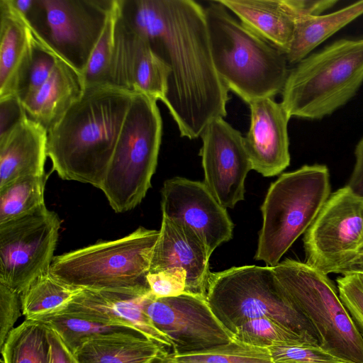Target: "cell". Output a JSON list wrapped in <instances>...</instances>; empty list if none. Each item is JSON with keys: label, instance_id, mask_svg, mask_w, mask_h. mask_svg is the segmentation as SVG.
<instances>
[{"label": "cell", "instance_id": "cell-1", "mask_svg": "<svg viewBox=\"0 0 363 363\" xmlns=\"http://www.w3.org/2000/svg\"><path fill=\"white\" fill-rule=\"evenodd\" d=\"M121 16L171 70L164 104L189 139L227 115L228 91L211 54L205 8L192 0H122Z\"/></svg>", "mask_w": 363, "mask_h": 363}, {"label": "cell", "instance_id": "cell-2", "mask_svg": "<svg viewBox=\"0 0 363 363\" xmlns=\"http://www.w3.org/2000/svg\"><path fill=\"white\" fill-rule=\"evenodd\" d=\"M133 94L110 84L85 86L48 133V157L62 179L101 189Z\"/></svg>", "mask_w": 363, "mask_h": 363}, {"label": "cell", "instance_id": "cell-3", "mask_svg": "<svg viewBox=\"0 0 363 363\" xmlns=\"http://www.w3.org/2000/svg\"><path fill=\"white\" fill-rule=\"evenodd\" d=\"M205 14L214 66L227 88L248 104L281 93L289 73L286 55L218 1L209 2Z\"/></svg>", "mask_w": 363, "mask_h": 363}, {"label": "cell", "instance_id": "cell-4", "mask_svg": "<svg viewBox=\"0 0 363 363\" xmlns=\"http://www.w3.org/2000/svg\"><path fill=\"white\" fill-rule=\"evenodd\" d=\"M363 83V38H344L289 70L281 91L289 116L320 120L349 102Z\"/></svg>", "mask_w": 363, "mask_h": 363}, {"label": "cell", "instance_id": "cell-5", "mask_svg": "<svg viewBox=\"0 0 363 363\" xmlns=\"http://www.w3.org/2000/svg\"><path fill=\"white\" fill-rule=\"evenodd\" d=\"M206 299L216 317L233 334L248 320L268 318L308 343L320 345L313 325L281 294L272 267L245 265L211 272Z\"/></svg>", "mask_w": 363, "mask_h": 363}, {"label": "cell", "instance_id": "cell-6", "mask_svg": "<svg viewBox=\"0 0 363 363\" xmlns=\"http://www.w3.org/2000/svg\"><path fill=\"white\" fill-rule=\"evenodd\" d=\"M159 235L139 227L121 238L55 256L50 272L81 289L150 291L146 277Z\"/></svg>", "mask_w": 363, "mask_h": 363}, {"label": "cell", "instance_id": "cell-7", "mask_svg": "<svg viewBox=\"0 0 363 363\" xmlns=\"http://www.w3.org/2000/svg\"><path fill=\"white\" fill-rule=\"evenodd\" d=\"M330 195L324 164L304 165L272 182L261 206L262 225L255 259L275 267L305 233Z\"/></svg>", "mask_w": 363, "mask_h": 363}, {"label": "cell", "instance_id": "cell-8", "mask_svg": "<svg viewBox=\"0 0 363 363\" xmlns=\"http://www.w3.org/2000/svg\"><path fill=\"white\" fill-rule=\"evenodd\" d=\"M162 134L157 100L134 92L101 187L116 213L133 209L151 187Z\"/></svg>", "mask_w": 363, "mask_h": 363}, {"label": "cell", "instance_id": "cell-9", "mask_svg": "<svg viewBox=\"0 0 363 363\" xmlns=\"http://www.w3.org/2000/svg\"><path fill=\"white\" fill-rule=\"evenodd\" d=\"M273 270L283 296L318 332L320 347L347 363H363V338L327 274L291 259Z\"/></svg>", "mask_w": 363, "mask_h": 363}, {"label": "cell", "instance_id": "cell-10", "mask_svg": "<svg viewBox=\"0 0 363 363\" xmlns=\"http://www.w3.org/2000/svg\"><path fill=\"white\" fill-rule=\"evenodd\" d=\"M114 0H35L24 17L35 41L82 76Z\"/></svg>", "mask_w": 363, "mask_h": 363}, {"label": "cell", "instance_id": "cell-11", "mask_svg": "<svg viewBox=\"0 0 363 363\" xmlns=\"http://www.w3.org/2000/svg\"><path fill=\"white\" fill-rule=\"evenodd\" d=\"M61 220L45 205L33 213L0 223V283L21 293L48 273Z\"/></svg>", "mask_w": 363, "mask_h": 363}, {"label": "cell", "instance_id": "cell-12", "mask_svg": "<svg viewBox=\"0 0 363 363\" xmlns=\"http://www.w3.org/2000/svg\"><path fill=\"white\" fill-rule=\"evenodd\" d=\"M363 245V199L347 186L330 194L306 231V263L328 274L350 262Z\"/></svg>", "mask_w": 363, "mask_h": 363}, {"label": "cell", "instance_id": "cell-13", "mask_svg": "<svg viewBox=\"0 0 363 363\" xmlns=\"http://www.w3.org/2000/svg\"><path fill=\"white\" fill-rule=\"evenodd\" d=\"M143 310L153 325L172 340L171 352H196L234 340L233 334L216 317L203 296L186 292L157 298L150 293Z\"/></svg>", "mask_w": 363, "mask_h": 363}, {"label": "cell", "instance_id": "cell-14", "mask_svg": "<svg viewBox=\"0 0 363 363\" xmlns=\"http://www.w3.org/2000/svg\"><path fill=\"white\" fill-rule=\"evenodd\" d=\"M203 183L224 208L245 199V182L252 169L244 137L223 118L210 122L201 135Z\"/></svg>", "mask_w": 363, "mask_h": 363}, {"label": "cell", "instance_id": "cell-15", "mask_svg": "<svg viewBox=\"0 0 363 363\" xmlns=\"http://www.w3.org/2000/svg\"><path fill=\"white\" fill-rule=\"evenodd\" d=\"M161 196L162 216L191 228L211 254L232 239L234 224L203 182L173 177L164 182Z\"/></svg>", "mask_w": 363, "mask_h": 363}, {"label": "cell", "instance_id": "cell-16", "mask_svg": "<svg viewBox=\"0 0 363 363\" xmlns=\"http://www.w3.org/2000/svg\"><path fill=\"white\" fill-rule=\"evenodd\" d=\"M170 73L148 41L125 21L121 12L115 30L109 84L143 93L164 104Z\"/></svg>", "mask_w": 363, "mask_h": 363}, {"label": "cell", "instance_id": "cell-17", "mask_svg": "<svg viewBox=\"0 0 363 363\" xmlns=\"http://www.w3.org/2000/svg\"><path fill=\"white\" fill-rule=\"evenodd\" d=\"M150 293L82 289L69 303L52 313H71L101 323L131 327L172 350L170 338L159 330L144 312L143 303Z\"/></svg>", "mask_w": 363, "mask_h": 363}, {"label": "cell", "instance_id": "cell-18", "mask_svg": "<svg viewBox=\"0 0 363 363\" xmlns=\"http://www.w3.org/2000/svg\"><path fill=\"white\" fill-rule=\"evenodd\" d=\"M249 105L250 124L244 143L252 169L265 177L278 175L290 164L291 118L273 98L257 99Z\"/></svg>", "mask_w": 363, "mask_h": 363}, {"label": "cell", "instance_id": "cell-19", "mask_svg": "<svg viewBox=\"0 0 363 363\" xmlns=\"http://www.w3.org/2000/svg\"><path fill=\"white\" fill-rule=\"evenodd\" d=\"M149 272L180 269L186 272V292L206 297L211 255L201 238L189 227L162 216Z\"/></svg>", "mask_w": 363, "mask_h": 363}, {"label": "cell", "instance_id": "cell-20", "mask_svg": "<svg viewBox=\"0 0 363 363\" xmlns=\"http://www.w3.org/2000/svg\"><path fill=\"white\" fill-rule=\"evenodd\" d=\"M250 31L284 54L289 50L296 20L318 14L316 0H218Z\"/></svg>", "mask_w": 363, "mask_h": 363}, {"label": "cell", "instance_id": "cell-21", "mask_svg": "<svg viewBox=\"0 0 363 363\" xmlns=\"http://www.w3.org/2000/svg\"><path fill=\"white\" fill-rule=\"evenodd\" d=\"M35 40L27 20L0 0V99L17 96L33 61Z\"/></svg>", "mask_w": 363, "mask_h": 363}, {"label": "cell", "instance_id": "cell-22", "mask_svg": "<svg viewBox=\"0 0 363 363\" xmlns=\"http://www.w3.org/2000/svg\"><path fill=\"white\" fill-rule=\"evenodd\" d=\"M48 131L27 113L0 137V188L26 176L45 175Z\"/></svg>", "mask_w": 363, "mask_h": 363}, {"label": "cell", "instance_id": "cell-23", "mask_svg": "<svg viewBox=\"0 0 363 363\" xmlns=\"http://www.w3.org/2000/svg\"><path fill=\"white\" fill-rule=\"evenodd\" d=\"M84 88L82 76L57 56L45 82L21 103L28 116L48 133L80 99Z\"/></svg>", "mask_w": 363, "mask_h": 363}, {"label": "cell", "instance_id": "cell-24", "mask_svg": "<svg viewBox=\"0 0 363 363\" xmlns=\"http://www.w3.org/2000/svg\"><path fill=\"white\" fill-rule=\"evenodd\" d=\"M73 353L79 363H147L168 351L143 335L107 333L85 340Z\"/></svg>", "mask_w": 363, "mask_h": 363}, {"label": "cell", "instance_id": "cell-25", "mask_svg": "<svg viewBox=\"0 0 363 363\" xmlns=\"http://www.w3.org/2000/svg\"><path fill=\"white\" fill-rule=\"evenodd\" d=\"M362 15L363 0L331 13L299 17L286 54L288 64L296 65L322 43Z\"/></svg>", "mask_w": 363, "mask_h": 363}, {"label": "cell", "instance_id": "cell-26", "mask_svg": "<svg viewBox=\"0 0 363 363\" xmlns=\"http://www.w3.org/2000/svg\"><path fill=\"white\" fill-rule=\"evenodd\" d=\"M48 327L42 321L25 319L14 328L1 347L3 363H50Z\"/></svg>", "mask_w": 363, "mask_h": 363}, {"label": "cell", "instance_id": "cell-27", "mask_svg": "<svg viewBox=\"0 0 363 363\" xmlns=\"http://www.w3.org/2000/svg\"><path fill=\"white\" fill-rule=\"evenodd\" d=\"M82 289L71 286L50 272L33 281L20 293L25 319L57 311L69 303Z\"/></svg>", "mask_w": 363, "mask_h": 363}, {"label": "cell", "instance_id": "cell-28", "mask_svg": "<svg viewBox=\"0 0 363 363\" xmlns=\"http://www.w3.org/2000/svg\"><path fill=\"white\" fill-rule=\"evenodd\" d=\"M46 177L26 176L0 188V223L28 215L45 205Z\"/></svg>", "mask_w": 363, "mask_h": 363}, {"label": "cell", "instance_id": "cell-29", "mask_svg": "<svg viewBox=\"0 0 363 363\" xmlns=\"http://www.w3.org/2000/svg\"><path fill=\"white\" fill-rule=\"evenodd\" d=\"M32 319L43 322L57 332L73 352L85 340L103 334L133 333L144 335L131 327L101 323L71 313H50Z\"/></svg>", "mask_w": 363, "mask_h": 363}, {"label": "cell", "instance_id": "cell-30", "mask_svg": "<svg viewBox=\"0 0 363 363\" xmlns=\"http://www.w3.org/2000/svg\"><path fill=\"white\" fill-rule=\"evenodd\" d=\"M167 363H272L267 348L233 340L230 343L196 352L166 355Z\"/></svg>", "mask_w": 363, "mask_h": 363}, {"label": "cell", "instance_id": "cell-31", "mask_svg": "<svg viewBox=\"0 0 363 363\" xmlns=\"http://www.w3.org/2000/svg\"><path fill=\"white\" fill-rule=\"evenodd\" d=\"M122 0H114L101 36L82 74L84 86L109 84V68L114 48L115 30Z\"/></svg>", "mask_w": 363, "mask_h": 363}, {"label": "cell", "instance_id": "cell-32", "mask_svg": "<svg viewBox=\"0 0 363 363\" xmlns=\"http://www.w3.org/2000/svg\"><path fill=\"white\" fill-rule=\"evenodd\" d=\"M233 335L235 340L262 348L277 343H308L293 331L268 318L248 320L237 328Z\"/></svg>", "mask_w": 363, "mask_h": 363}, {"label": "cell", "instance_id": "cell-33", "mask_svg": "<svg viewBox=\"0 0 363 363\" xmlns=\"http://www.w3.org/2000/svg\"><path fill=\"white\" fill-rule=\"evenodd\" d=\"M267 349L272 363H347L320 346L306 342L277 343Z\"/></svg>", "mask_w": 363, "mask_h": 363}, {"label": "cell", "instance_id": "cell-34", "mask_svg": "<svg viewBox=\"0 0 363 363\" xmlns=\"http://www.w3.org/2000/svg\"><path fill=\"white\" fill-rule=\"evenodd\" d=\"M336 281L340 298L363 338V275L343 274Z\"/></svg>", "mask_w": 363, "mask_h": 363}, {"label": "cell", "instance_id": "cell-35", "mask_svg": "<svg viewBox=\"0 0 363 363\" xmlns=\"http://www.w3.org/2000/svg\"><path fill=\"white\" fill-rule=\"evenodd\" d=\"M57 56L46 46L35 42L32 63L18 93L21 101L33 94L45 82L55 66Z\"/></svg>", "mask_w": 363, "mask_h": 363}, {"label": "cell", "instance_id": "cell-36", "mask_svg": "<svg viewBox=\"0 0 363 363\" xmlns=\"http://www.w3.org/2000/svg\"><path fill=\"white\" fill-rule=\"evenodd\" d=\"M146 279L150 291L155 298L174 297L186 292L187 274L183 269L149 272Z\"/></svg>", "mask_w": 363, "mask_h": 363}, {"label": "cell", "instance_id": "cell-37", "mask_svg": "<svg viewBox=\"0 0 363 363\" xmlns=\"http://www.w3.org/2000/svg\"><path fill=\"white\" fill-rule=\"evenodd\" d=\"M20 293L0 283V347L22 315Z\"/></svg>", "mask_w": 363, "mask_h": 363}, {"label": "cell", "instance_id": "cell-38", "mask_svg": "<svg viewBox=\"0 0 363 363\" xmlns=\"http://www.w3.org/2000/svg\"><path fill=\"white\" fill-rule=\"evenodd\" d=\"M0 137L4 136L26 114L18 96L0 99Z\"/></svg>", "mask_w": 363, "mask_h": 363}, {"label": "cell", "instance_id": "cell-39", "mask_svg": "<svg viewBox=\"0 0 363 363\" xmlns=\"http://www.w3.org/2000/svg\"><path fill=\"white\" fill-rule=\"evenodd\" d=\"M48 328L50 363H79L73 352L67 346L58 333L50 327Z\"/></svg>", "mask_w": 363, "mask_h": 363}, {"label": "cell", "instance_id": "cell-40", "mask_svg": "<svg viewBox=\"0 0 363 363\" xmlns=\"http://www.w3.org/2000/svg\"><path fill=\"white\" fill-rule=\"evenodd\" d=\"M355 163L347 186L356 195L363 199V137L354 150Z\"/></svg>", "mask_w": 363, "mask_h": 363}, {"label": "cell", "instance_id": "cell-41", "mask_svg": "<svg viewBox=\"0 0 363 363\" xmlns=\"http://www.w3.org/2000/svg\"><path fill=\"white\" fill-rule=\"evenodd\" d=\"M342 275L347 274H363V250L350 262L340 267L335 272Z\"/></svg>", "mask_w": 363, "mask_h": 363}, {"label": "cell", "instance_id": "cell-42", "mask_svg": "<svg viewBox=\"0 0 363 363\" xmlns=\"http://www.w3.org/2000/svg\"><path fill=\"white\" fill-rule=\"evenodd\" d=\"M9 2L21 15L26 17L31 11L35 0H9Z\"/></svg>", "mask_w": 363, "mask_h": 363}, {"label": "cell", "instance_id": "cell-43", "mask_svg": "<svg viewBox=\"0 0 363 363\" xmlns=\"http://www.w3.org/2000/svg\"><path fill=\"white\" fill-rule=\"evenodd\" d=\"M167 354H166L164 355H162V356H160L159 357H157V358L152 359V361H150V362H149L147 363H167V362H166V355Z\"/></svg>", "mask_w": 363, "mask_h": 363}, {"label": "cell", "instance_id": "cell-44", "mask_svg": "<svg viewBox=\"0 0 363 363\" xmlns=\"http://www.w3.org/2000/svg\"><path fill=\"white\" fill-rule=\"evenodd\" d=\"M362 250H363V245H362Z\"/></svg>", "mask_w": 363, "mask_h": 363}, {"label": "cell", "instance_id": "cell-45", "mask_svg": "<svg viewBox=\"0 0 363 363\" xmlns=\"http://www.w3.org/2000/svg\"><path fill=\"white\" fill-rule=\"evenodd\" d=\"M363 275V274H362Z\"/></svg>", "mask_w": 363, "mask_h": 363}]
</instances>
